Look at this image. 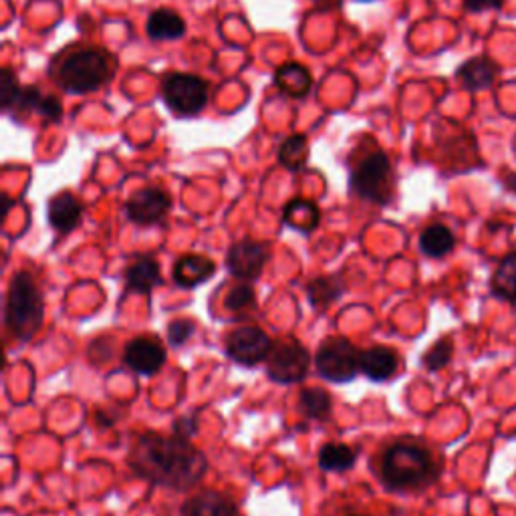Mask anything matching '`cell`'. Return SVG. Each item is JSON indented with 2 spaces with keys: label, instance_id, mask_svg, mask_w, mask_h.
I'll use <instances>...</instances> for the list:
<instances>
[{
  "label": "cell",
  "instance_id": "6da1fadb",
  "mask_svg": "<svg viewBox=\"0 0 516 516\" xmlns=\"http://www.w3.org/2000/svg\"><path fill=\"white\" fill-rule=\"evenodd\" d=\"M127 462L140 478L172 490H190L208 470L204 456L182 436L146 434L138 438Z\"/></svg>",
  "mask_w": 516,
  "mask_h": 516
},
{
  "label": "cell",
  "instance_id": "7a4b0ae2",
  "mask_svg": "<svg viewBox=\"0 0 516 516\" xmlns=\"http://www.w3.org/2000/svg\"><path fill=\"white\" fill-rule=\"evenodd\" d=\"M438 470L426 448L398 442L381 456V480L390 490H416L434 482Z\"/></svg>",
  "mask_w": 516,
  "mask_h": 516
},
{
  "label": "cell",
  "instance_id": "3957f363",
  "mask_svg": "<svg viewBox=\"0 0 516 516\" xmlns=\"http://www.w3.org/2000/svg\"><path fill=\"white\" fill-rule=\"evenodd\" d=\"M43 315L45 303L35 279L29 273H17L11 281L5 309V321L9 331L17 339L29 341L41 329Z\"/></svg>",
  "mask_w": 516,
  "mask_h": 516
},
{
  "label": "cell",
  "instance_id": "277c9868",
  "mask_svg": "<svg viewBox=\"0 0 516 516\" xmlns=\"http://www.w3.org/2000/svg\"><path fill=\"white\" fill-rule=\"evenodd\" d=\"M113 75V61L101 49H77L69 53L55 71L57 83L73 95H83L103 87Z\"/></svg>",
  "mask_w": 516,
  "mask_h": 516
},
{
  "label": "cell",
  "instance_id": "5b68a950",
  "mask_svg": "<svg viewBox=\"0 0 516 516\" xmlns=\"http://www.w3.org/2000/svg\"><path fill=\"white\" fill-rule=\"evenodd\" d=\"M351 190L375 204H387L394 192L392 162L383 152L365 156L351 172Z\"/></svg>",
  "mask_w": 516,
  "mask_h": 516
},
{
  "label": "cell",
  "instance_id": "8992f818",
  "mask_svg": "<svg viewBox=\"0 0 516 516\" xmlns=\"http://www.w3.org/2000/svg\"><path fill=\"white\" fill-rule=\"evenodd\" d=\"M162 99L178 117H192L208 103V85L190 73H172L162 83Z\"/></svg>",
  "mask_w": 516,
  "mask_h": 516
},
{
  "label": "cell",
  "instance_id": "52a82bcc",
  "mask_svg": "<svg viewBox=\"0 0 516 516\" xmlns=\"http://www.w3.org/2000/svg\"><path fill=\"white\" fill-rule=\"evenodd\" d=\"M315 363L325 379L345 383L361 371V353L347 339L331 337L319 347Z\"/></svg>",
  "mask_w": 516,
  "mask_h": 516
},
{
  "label": "cell",
  "instance_id": "ba28073f",
  "mask_svg": "<svg viewBox=\"0 0 516 516\" xmlns=\"http://www.w3.org/2000/svg\"><path fill=\"white\" fill-rule=\"evenodd\" d=\"M273 351L271 337L258 327H240L226 339V353L232 361L252 367L265 361Z\"/></svg>",
  "mask_w": 516,
  "mask_h": 516
},
{
  "label": "cell",
  "instance_id": "9c48e42d",
  "mask_svg": "<svg viewBox=\"0 0 516 516\" xmlns=\"http://www.w3.org/2000/svg\"><path fill=\"white\" fill-rule=\"evenodd\" d=\"M269 258H271V250L265 242L240 240L232 244V248L228 250L226 267L232 277L240 281H254L261 277Z\"/></svg>",
  "mask_w": 516,
  "mask_h": 516
},
{
  "label": "cell",
  "instance_id": "30bf717a",
  "mask_svg": "<svg viewBox=\"0 0 516 516\" xmlns=\"http://www.w3.org/2000/svg\"><path fill=\"white\" fill-rule=\"evenodd\" d=\"M309 351L299 343H283L271 351L267 371L279 383H297L309 371Z\"/></svg>",
  "mask_w": 516,
  "mask_h": 516
},
{
  "label": "cell",
  "instance_id": "8fae6325",
  "mask_svg": "<svg viewBox=\"0 0 516 516\" xmlns=\"http://www.w3.org/2000/svg\"><path fill=\"white\" fill-rule=\"evenodd\" d=\"M172 208L170 196L160 188H144L129 198L125 210L127 216L136 224H156L160 222Z\"/></svg>",
  "mask_w": 516,
  "mask_h": 516
},
{
  "label": "cell",
  "instance_id": "7c38bea8",
  "mask_svg": "<svg viewBox=\"0 0 516 516\" xmlns=\"http://www.w3.org/2000/svg\"><path fill=\"white\" fill-rule=\"evenodd\" d=\"M123 361L140 375H154L166 361V349L152 337H138L127 343Z\"/></svg>",
  "mask_w": 516,
  "mask_h": 516
},
{
  "label": "cell",
  "instance_id": "4fadbf2b",
  "mask_svg": "<svg viewBox=\"0 0 516 516\" xmlns=\"http://www.w3.org/2000/svg\"><path fill=\"white\" fill-rule=\"evenodd\" d=\"M184 516H236V504L220 492H200L182 506Z\"/></svg>",
  "mask_w": 516,
  "mask_h": 516
},
{
  "label": "cell",
  "instance_id": "5bb4252c",
  "mask_svg": "<svg viewBox=\"0 0 516 516\" xmlns=\"http://www.w3.org/2000/svg\"><path fill=\"white\" fill-rule=\"evenodd\" d=\"M81 204L77 202V198L69 192H61L57 194L51 202H49V210H47V216H49V222L51 226L57 230V232H71L77 228V224L81 222Z\"/></svg>",
  "mask_w": 516,
  "mask_h": 516
},
{
  "label": "cell",
  "instance_id": "9a60e30c",
  "mask_svg": "<svg viewBox=\"0 0 516 516\" xmlns=\"http://www.w3.org/2000/svg\"><path fill=\"white\" fill-rule=\"evenodd\" d=\"M214 275V263L206 256H182L174 267V281L184 289H194Z\"/></svg>",
  "mask_w": 516,
  "mask_h": 516
},
{
  "label": "cell",
  "instance_id": "2e32d148",
  "mask_svg": "<svg viewBox=\"0 0 516 516\" xmlns=\"http://www.w3.org/2000/svg\"><path fill=\"white\" fill-rule=\"evenodd\" d=\"M398 371V355L387 347H371L361 353V373L371 381H385Z\"/></svg>",
  "mask_w": 516,
  "mask_h": 516
},
{
  "label": "cell",
  "instance_id": "e0dca14e",
  "mask_svg": "<svg viewBox=\"0 0 516 516\" xmlns=\"http://www.w3.org/2000/svg\"><path fill=\"white\" fill-rule=\"evenodd\" d=\"M275 85L279 87L281 93H285L293 99L307 97L311 91V85H313L311 71L299 63H287L277 69Z\"/></svg>",
  "mask_w": 516,
  "mask_h": 516
},
{
  "label": "cell",
  "instance_id": "ac0fdd59",
  "mask_svg": "<svg viewBox=\"0 0 516 516\" xmlns=\"http://www.w3.org/2000/svg\"><path fill=\"white\" fill-rule=\"evenodd\" d=\"M496 73L498 69L490 59L474 57L458 69V79L468 91H484L494 85Z\"/></svg>",
  "mask_w": 516,
  "mask_h": 516
},
{
  "label": "cell",
  "instance_id": "d6986e66",
  "mask_svg": "<svg viewBox=\"0 0 516 516\" xmlns=\"http://www.w3.org/2000/svg\"><path fill=\"white\" fill-rule=\"evenodd\" d=\"M146 31L154 41H176V39L184 37L186 23L176 11L158 9L150 15Z\"/></svg>",
  "mask_w": 516,
  "mask_h": 516
},
{
  "label": "cell",
  "instance_id": "ffe728a7",
  "mask_svg": "<svg viewBox=\"0 0 516 516\" xmlns=\"http://www.w3.org/2000/svg\"><path fill=\"white\" fill-rule=\"evenodd\" d=\"M127 289L132 293H150L154 287L162 283L160 267L152 258H142V261L134 263L125 273Z\"/></svg>",
  "mask_w": 516,
  "mask_h": 516
},
{
  "label": "cell",
  "instance_id": "44dd1931",
  "mask_svg": "<svg viewBox=\"0 0 516 516\" xmlns=\"http://www.w3.org/2000/svg\"><path fill=\"white\" fill-rule=\"evenodd\" d=\"M21 111H35L41 117H45L47 121H59L63 107L59 103V99L55 97H45L37 87H25L21 91V97L17 101V105Z\"/></svg>",
  "mask_w": 516,
  "mask_h": 516
},
{
  "label": "cell",
  "instance_id": "7402d4cb",
  "mask_svg": "<svg viewBox=\"0 0 516 516\" xmlns=\"http://www.w3.org/2000/svg\"><path fill=\"white\" fill-rule=\"evenodd\" d=\"M285 224L299 232H313L319 226V208L303 198H297L285 208Z\"/></svg>",
  "mask_w": 516,
  "mask_h": 516
},
{
  "label": "cell",
  "instance_id": "603a6c76",
  "mask_svg": "<svg viewBox=\"0 0 516 516\" xmlns=\"http://www.w3.org/2000/svg\"><path fill=\"white\" fill-rule=\"evenodd\" d=\"M492 293L498 299L516 305V252L502 258L492 277Z\"/></svg>",
  "mask_w": 516,
  "mask_h": 516
},
{
  "label": "cell",
  "instance_id": "cb8c5ba5",
  "mask_svg": "<svg viewBox=\"0 0 516 516\" xmlns=\"http://www.w3.org/2000/svg\"><path fill=\"white\" fill-rule=\"evenodd\" d=\"M456 240H454V234L448 226L444 224H432L428 226L422 236H420V248L426 256H432V258H440V256H446L452 248H454Z\"/></svg>",
  "mask_w": 516,
  "mask_h": 516
},
{
  "label": "cell",
  "instance_id": "d4e9b609",
  "mask_svg": "<svg viewBox=\"0 0 516 516\" xmlns=\"http://www.w3.org/2000/svg\"><path fill=\"white\" fill-rule=\"evenodd\" d=\"M355 450L345 444H327L319 452V466L327 472H345L355 464Z\"/></svg>",
  "mask_w": 516,
  "mask_h": 516
},
{
  "label": "cell",
  "instance_id": "484cf974",
  "mask_svg": "<svg viewBox=\"0 0 516 516\" xmlns=\"http://www.w3.org/2000/svg\"><path fill=\"white\" fill-rule=\"evenodd\" d=\"M279 160L291 172H299L301 168H305L307 160H309L307 138L297 134V136H291L289 140H285V144L281 146V152H279Z\"/></svg>",
  "mask_w": 516,
  "mask_h": 516
},
{
  "label": "cell",
  "instance_id": "4316f807",
  "mask_svg": "<svg viewBox=\"0 0 516 516\" xmlns=\"http://www.w3.org/2000/svg\"><path fill=\"white\" fill-rule=\"evenodd\" d=\"M345 291V285L341 281V277H321V279H315L307 293H309V299L315 307H327L331 305L333 301H337Z\"/></svg>",
  "mask_w": 516,
  "mask_h": 516
},
{
  "label": "cell",
  "instance_id": "83f0119b",
  "mask_svg": "<svg viewBox=\"0 0 516 516\" xmlns=\"http://www.w3.org/2000/svg\"><path fill=\"white\" fill-rule=\"evenodd\" d=\"M299 408L307 418L321 420V418H327L331 412V398L325 390H319V387H309V390H305L301 394Z\"/></svg>",
  "mask_w": 516,
  "mask_h": 516
},
{
  "label": "cell",
  "instance_id": "f1b7e54d",
  "mask_svg": "<svg viewBox=\"0 0 516 516\" xmlns=\"http://www.w3.org/2000/svg\"><path fill=\"white\" fill-rule=\"evenodd\" d=\"M21 87L11 69H3L0 75V101H3V109H13L21 97Z\"/></svg>",
  "mask_w": 516,
  "mask_h": 516
},
{
  "label": "cell",
  "instance_id": "f546056e",
  "mask_svg": "<svg viewBox=\"0 0 516 516\" xmlns=\"http://www.w3.org/2000/svg\"><path fill=\"white\" fill-rule=\"evenodd\" d=\"M254 305V289L246 283H240L236 285L228 295H226V301H224V307L232 313L236 311H242L246 307H252Z\"/></svg>",
  "mask_w": 516,
  "mask_h": 516
},
{
  "label": "cell",
  "instance_id": "4dcf8cb0",
  "mask_svg": "<svg viewBox=\"0 0 516 516\" xmlns=\"http://www.w3.org/2000/svg\"><path fill=\"white\" fill-rule=\"evenodd\" d=\"M450 357H452V341L450 339H442L424 355V363H426V367L430 371H438V369L448 365Z\"/></svg>",
  "mask_w": 516,
  "mask_h": 516
},
{
  "label": "cell",
  "instance_id": "1f68e13d",
  "mask_svg": "<svg viewBox=\"0 0 516 516\" xmlns=\"http://www.w3.org/2000/svg\"><path fill=\"white\" fill-rule=\"evenodd\" d=\"M194 329H196V325L192 321H188V319L172 321L170 327H168V341L174 347H180V345H184L194 335Z\"/></svg>",
  "mask_w": 516,
  "mask_h": 516
},
{
  "label": "cell",
  "instance_id": "d6a6232c",
  "mask_svg": "<svg viewBox=\"0 0 516 516\" xmlns=\"http://www.w3.org/2000/svg\"><path fill=\"white\" fill-rule=\"evenodd\" d=\"M504 5V0H464V7L470 13H486L498 11Z\"/></svg>",
  "mask_w": 516,
  "mask_h": 516
},
{
  "label": "cell",
  "instance_id": "836d02e7",
  "mask_svg": "<svg viewBox=\"0 0 516 516\" xmlns=\"http://www.w3.org/2000/svg\"><path fill=\"white\" fill-rule=\"evenodd\" d=\"M196 432V420L194 418H182L176 422V434L182 438H190Z\"/></svg>",
  "mask_w": 516,
  "mask_h": 516
},
{
  "label": "cell",
  "instance_id": "e575fe53",
  "mask_svg": "<svg viewBox=\"0 0 516 516\" xmlns=\"http://www.w3.org/2000/svg\"><path fill=\"white\" fill-rule=\"evenodd\" d=\"M506 188H510V190H514V192H516V176H514V174L506 180Z\"/></svg>",
  "mask_w": 516,
  "mask_h": 516
},
{
  "label": "cell",
  "instance_id": "d590c367",
  "mask_svg": "<svg viewBox=\"0 0 516 516\" xmlns=\"http://www.w3.org/2000/svg\"><path fill=\"white\" fill-rule=\"evenodd\" d=\"M512 150H514V154H516V138H514V142H512Z\"/></svg>",
  "mask_w": 516,
  "mask_h": 516
}]
</instances>
